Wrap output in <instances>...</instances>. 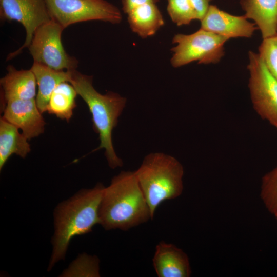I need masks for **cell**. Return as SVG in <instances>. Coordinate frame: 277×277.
<instances>
[{
    "mask_svg": "<svg viewBox=\"0 0 277 277\" xmlns=\"http://www.w3.org/2000/svg\"><path fill=\"white\" fill-rule=\"evenodd\" d=\"M105 188L98 183L92 188L82 189L56 206L48 271L65 259L72 238L91 232L95 225L99 224L98 210Z\"/></svg>",
    "mask_w": 277,
    "mask_h": 277,
    "instance_id": "cell-1",
    "label": "cell"
},
{
    "mask_svg": "<svg viewBox=\"0 0 277 277\" xmlns=\"http://www.w3.org/2000/svg\"><path fill=\"white\" fill-rule=\"evenodd\" d=\"M98 216L99 224L106 230L126 231L152 219L134 171H122L105 187Z\"/></svg>",
    "mask_w": 277,
    "mask_h": 277,
    "instance_id": "cell-2",
    "label": "cell"
},
{
    "mask_svg": "<svg viewBox=\"0 0 277 277\" xmlns=\"http://www.w3.org/2000/svg\"><path fill=\"white\" fill-rule=\"evenodd\" d=\"M69 83L87 105L93 129L99 135L100 144L94 151L105 149V156L111 168L122 167L123 162L115 151L112 134L126 106V98L113 92L105 94L99 93L93 86L92 76L83 74L76 69L72 70Z\"/></svg>",
    "mask_w": 277,
    "mask_h": 277,
    "instance_id": "cell-3",
    "label": "cell"
},
{
    "mask_svg": "<svg viewBox=\"0 0 277 277\" xmlns=\"http://www.w3.org/2000/svg\"><path fill=\"white\" fill-rule=\"evenodd\" d=\"M134 172L149 207L152 219L162 202L175 199L183 192L184 168L171 155L162 152L150 153Z\"/></svg>",
    "mask_w": 277,
    "mask_h": 277,
    "instance_id": "cell-4",
    "label": "cell"
},
{
    "mask_svg": "<svg viewBox=\"0 0 277 277\" xmlns=\"http://www.w3.org/2000/svg\"><path fill=\"white\" fill-rule=\"evenodd\" d=\"M228 39L202 28L191 34H175L172 43L176 45L171 49V64L179 68L194 61L216 64L224 55V45Z\"/></svg>",
    "mask_w": 277,
    "mask_h": 277,
    "instance_id": "cell-5",
    "label": "cell"
},
{
    "mask_svg": "<svg viewBox=\"0 0 277 277\" xmlns=\"http://www.w3.org/2000/svg\"><path fill=\"white\" fill-rule=\"evenodd\" d=\"M52 19L65 29L71 25L89 21L120 23V9L106 0H45Z\"/></svg>",
    "mask_w": 277,
    "mask_h": 277,
    "instance_id": "cell-6",
    "label": "cell"
},
{
    "mask_svg": "<svg viewBox=\"0 0 277 277\" xmlns=\"http://www.w3.org/2000/svg\"><path fill=\"white\" fill-rule=\"evenodd\" d=\"M248 87L257 114L277 129V80L269 72L259 53L249 51Z\"/></svg>",
    "mask_w": 277,
    "mask_h": 277,
    "instance_id": "cell-7",
    "label": "cell"
},
{
    "mask_svg": "<svg viewBox=\"0 0 277 277\" xmlns=\"http://www.w3.org/2000/svg\"><path fill=\"white\" fill-rule=\"evenodd\" d=\"M64 29L52 19L36 30L28 47L34 62L56 70L76 69L78 61L67 53L62 44L61 37Z\"/></svg>",
    "mask_w": 277,
    "mask_h": 277,
    "instance_id": "cell-8",
    "label": "cell"
},
{
    "mask_svg": "<svg viewBox=\"0 0 277 277\" xmlns=\"http://www.w3.org/2000/svg\"><path fill=\"white\" fill-rule=\"evenodd\" d=\"M0 17L2 21L21 23L26 31L24 44L10 53L7 61L14 58L28 48L36 30L52 19L45 0H0Z\"/></svg>",
    "mask_w": 277,
    "mask_h": 277,
    "instance_id": "cell-9",
    "label": "cell"
},
{
    "mask_svg": "<svg viewBox=\"0 0 277 277\" xmlns=\"http://www.w3.org/2000/svg\"><path fill=\"white\" fill-rule=\"evenodd\" d=\"M201 21V28L231 38H250L259 29L255 24L251 23L244 15H232L210 5Z\"/></svg>",
    "mask_w": 277,
    "mask_h": 277,
    "instance_id": "cell-10",
    "label": "cell"
},
{
    "mask_svg": "<svg viewBox=\"0 0 277 277\" xmlns=\"http://www.w3.org/2000/svg\"><path fill=\"white\" fill-rule=\"evenodd\" d=\"M4 105L2 118L21 129L28 140L44 132L46 123L35 98L12 100Z\"/></svg>",
    "mask_w": 277,
    "mask_h": 277,
    "instance_id": "cell-11",
    "label": "cell"
},
{
    "mask_svg": "<svg viewBox=\"0 0 277 277\" xmlns=\"http://www.w3.org/2000/svg\"><path fill=\"white\" fill-rule=\"evenodd\" d=\"M152 262L158 277H189L191 274L188 255L171 243L160 242L156 245Z\"/></svg>",
    "mask_w": 277,
    "mask_h": 277,
    "instance_id": "cell-12",
    "label": "cell"
},
{
    "mask_svg": "<svg viewBox=\"0 0 277 277\" xmlns=\"http://www.w3.org/2000/svg\"><path fill=\"white\" fill-rule=\"evenodd\" d=\"M6 74L0 80L4 103L12 100L35 98L37 94V83L30 69L18 70L9 65Z\"/></svg>",
    "mask_w": 277,
    "mask_h": 277,
    "instance_id": "cell-13",
    "label": "cell"
},
{
    "mask_svg": "<svg viewBox=\"0 0 277 277\" xmlns=\"http://www.w3.org/2000/svg\"><path fill=\"white\" fill-rule=\"evenodd\" d=\"M244 15L260 30L263 39L277 34V0H240Z\"/></svg>",
    "mask_w": 277,
    "mask_h": 277,
    "instance_id": "cell-14",
    "label": "cell"
},
{
    "mask_svg": "<svg viewBox=\"0 0 277 277\" xmlns=\"http://www.w3.org/2000/svg\"><path fill=\"white\" fill-rule=\"evenodd\" d=\"M38 87L35 100L42 113L46 112L50 96L60 83L69 82L72 70H56L38 63L33 62L31 68Z\"/></svg>",
    "mask_w": 277,
    "mask_h": 277,
    "instance_id": "cell-15",
    "label": "cell"
},
{
    "mask_svg": "<svg viewBox=\"0 0 277 277\" xmlns=\"http://www.w3.org/2000/svg\"><path fill=\"white\" fill-rule=\"evenodd\" d=\"M131 30L143 38L154 35L164 25L161 11L155 3H146L127 13Z\"/></svg>",
    "mask_w": 277,
    "mask_h": 277,
    "instance_id": "cell-16",
    "label": "cell"
},
{
    "mask_svg": "<svg viewBox=\"0 0 277 277\" xmlns=\"http://www.w3.org/2000/svg\"><path fill=\"white\" fill-rule=\"evenodd\" d=\"M28 139L18 128L2 117L0 119V170L13 154L25 158L31 151Z\"/></svg>",
    "mask_w": 277,
    "mask_h": 277,
    "instance_id": "cell-17",
    "label": "cell"
},
{
    "mask_svg": "<svg viewBox=\"0 0 277 277\" xmlns=\"http://www.w3.org/2000/svg\"><path fill=\"white\" fill-rule=\"evenodd\" d=\"M77 95L71 83L68 82L60 83L50 96L46 112L68 122L76 106V98Z\"/></svg>",
    "mask_w": 277,
    "mask_h": 277,
    "instance_id": "cell-18",
    "label": "cell"
},
{
    "mask_svg": "<svg viewBox=\"0 0 277 277\" xmlns=\"http://www.w3.org/2000/svg\"><path fill=\"white\" fill-rule=\"evenodd\" d=\"M167 11L172 21L179 26L199 20L197 12L190 0H168Z\"/></svg>",
    "mask_w": 277,
    "mask_h": 277,
    "instance_id": "cell-19",
    "label": "cell"
},
{
    "mask_svg": "<svg viewBox=\"0 0 277 277\" xmlns=\"http://www.w3.org/2000/svg\"><path fill=\"white\" fill-rule=\"evenodd\" d=\"M261 197L269 212L277 215V166L262 177Z\"/></svg>",
    "mask_w": 277,
    "mask_h": 277,
    "instance_id": "cell-20",
    "label": "cell"
},
{
    "mask_svg": "<svg viewBox=\"0 0 277 277\" xmlns=\"http://www.w3.org/2000/svg\"><path fill=\"white\" fill-rule=\"evenodd\" d=\"M259 54L268 70L277 80V34L263 39Z\"/></svg>",
    "mask_w": 277,
    "mask_h": 277,
    "instance_id": "cell-21",
    "label": "cell"
},
{
    "mask_svg": "<svg viewBox=\"0 0 277 277\" xmlns=\"http://www.w3.org/2000/svg\"><path fill=\"white\" fill-rule=\"evenodd\" d=\"M159 0H122V9L127 14L133 8L146 3L156 4Z\"/></svg>",
    "mask_w": 277,
    "mask_h": 277,
    "instance_id": "cell-22",
    "label": "cell"
},
{
    "mask_svg": "<svg viewBox=\"0 0 277 277\" xmlns=\"http://www.w3.org/2000/svg\"><path fill=\"white\" fill-rule=\"evenodd\" d=\"M212 0H190L196 11L199 20L201 21L206 14Z\"/></svg>",
    "mask_w": 277,
    "mask_h": 277,
    "instance_id": "cell-23",
    "label": "cell"
},
{
    "mask_svg": "<svg viewBox=\"0 0 277 277\" xmlns=\"http://www.w3.org/2000/svg\"><path fill=\"white\" fill-rule=\"evenodd\" d=\"M275 217L277 219V215L275 216Z\"/></svg>",
    "mask_w": 277,
    "mask_h": 277,
    "instance_id": "cell-24",
    "label": "cell"
}]
</instances>
